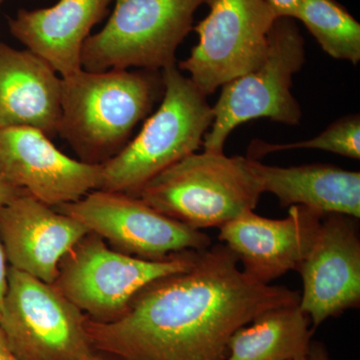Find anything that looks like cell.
Masks as SVG:
<instances>
[{
	"mask_svg": "<svg viewBox=\"0 0 360 360\" xmlns=\"http://www.w3.org/2000/svg\"><path fill=\"white\" fill-rule=\"evenodd\" d=\"M238 262L227 246H210L188 269L144 286L115 321L86 316L92 349L115 360H224L238 328L300 304L296 291L259 283Z\"/></svg>",
	"mask_w": 360,
	"mask_h": 360,
	"instance_id": "obj_1",
	"label": "cell"
},
{
	"mask_svg": "<svg viewBox=\"0 0 360 360\" xmlns=\"http://www.w3.org/2000/svg\"><path fill=\"white\" fill-rule=\"evenodd\" d=\"M63 79L58 135L84 162L101 165L129 143L163 94L158 71L80 70Z\"/></svg>",
	"mask_w": 360,
	"mask_h": 360,
	"instance_id": "obj_2",
	"label": "cell"
},
{
	"mask_svg": "<svg viewBox=\"0 0 360 360\" xmlns=\"http://www.w3.org/2000/svg\"><path fill=\"white\" fill-rule=\"evenodd\" d=\"M163 98L139 135L101 163L97 191L135 196L149 180L195 153L213 122L206 96L176 65L161 71Z\"/></svg>",
	"mask_w": 360,
	"mask_h": 360,
	"instance_id": "obj_3",
	"label": "cell"
},
{
	"mask_svg": "<svg viewBox=\"0 0 360 360\" xmlns=\"http://www.w3.org/2000/svg\"><path fill=\"white\" fill-rule=\"evenodd\" d=\"M262 193L248 158L205 150L163 170L135 196L156 212L200 231L219 229L255 210Z\"/></svg>",
	"mask_w": 360,
	"mask_h": 360,
	"instance_id": "obj_4",
	"label": "cell"
},
{
	"mask_svg": "<svg viewBox=\"0 0 360 360\" xmlns=\"http://www.w3.org/2000/svg\"><path fill=\"white\" fill-rule=\"evenodd\" d=\"M212 0H115L110 20L89 35L80 63L87 71L175 65L177 49L193 30L194 13Z\"/></svg>",
	"mask_w": 360,
	"mask_h": 360,
	"instance_id": "obj_5",
	"label": "cell"
},
{
	"mask_svg": "<svg viewBox=\"0 0 360 360\" xmlns=\"http://www.w3.org/2000/svg\"><path fill=\"white\" fill-rule=\"evenodd\" d=\"M269 39L262 65L222 85L212 108V127L203 137L205 150L224 153L231 132L250 120L264 117L288 125L302 120V108L291 86L305 61L304 39L295 20L288 18L274 21Z\"/></svg>",
	"mask_w": 360,
	"mask_h": 360,
	"instance_id": "obj_6",
	"label": "cell"
},
{
	"mask_svg": "<svg viewBox=\"0 0 360 360\" xmlns=\"http://www.w3.org/2000/svg\"><path fill=\"white\" fill-rule=\"evenodd\" d=\"M200 251L143 259L110 250L101 236L89 232L63 258L53 284L92 321H113L144 286L188 269Z\"/></svg>",
	"mask_w": 360,
	"mask_h": 360,
	"instance_id": "obj_7",
	"label": "cell"
},
{
	"mask_svg": "<svg viewBox=\"0 0 360 360\" xmlns=\"http://www.w3.org/2000/svg\"><path fill=\"white\" fill-rule=\"evenodd\" d=\"M86 315L54 284L9 267L0 329L20 360H84Z\"/></svg>",
	"mask_w": 360,
	"mask_h": 360,
	"instance_id": "obj_8",
	"label": "cell"
},
{
	"mask_svg": "<svg viewBox=\"0 0 360 360\" xmlns=\"http://www.w3.org/2000/svg\"><path fill=\"white\" fill-rule=\"evenodd\" d=\"M208 6V15L193 27L198 44L177 66L206 96L264 63L277 20L265 0H212Z\"/></svg>",
	"mask_w": 360,
	"mask_h": 360,
	"instance_id": "obj_9",
	"label": "cell"
},
{
	"mask_svg": "<svg viewBox=\"0 0 360 360\" xmlns=\"http://www.w3.org/2000/svg\"><path fill=\"white\" fill-rule=\"evenodd\" d=\"M56 210L108 240L113 250L143 259H167L184 251L212 246L207 234L156 212L127 193L94 191Z\"/></svg>",
	"mask_w": 360,
	"mask_h": 360,
	"instance_id": "obj_10",
	"label": "cell"
},
{
	"mask_svg": "<svg viewBox=\"0 0 360 360\" xmlns=\"http://www.w3.org/2000/svg\"><path fill=\"white\" fill-rule=\"evenodd\" d=\"M0 174L44 205L58 207L99 189L103 167L65 155L39 129L9 127L0 129Z\"/></svg>",
	"mask_w": 360,
	"mask_h": 360,
	"instance_id": "obj_11",
	"label": "cell"
},
{
	"mask_svg": "<svg viewBox=\"0 0 360 360\" xmlns=\"http://www.w3.org/2000/svg\"><path fill=\"white\" fill-rule=\"evenodd\" d=\"M356 219L326 214L297 271L302 277L300 309L312 329L360 303V240Z\"/></svg>",
	"mask_w": 360,
	"mask_h": 360,
	"instance_id": "obj_12",
	"label": "cell"
},
{
	"mask_svg": "<svg viewBox=\"0 0 360 360\" xmlns=\"http://www.w3.org/2000/svg\"><path fill=\"white\" fill-rule=\"evenodd\" d=\"M324 217L302 205L290 206L283 219L248 210L220 226L219 238L243 264V271L269 284L290 270L297 271Z\"/></svg>",
	"mask_w": 360,
	"mask_h": 360,
	"instance_id": "obj_13",
	"label": "cell"
},
{
	"mask_svg": "<svg viewBox=\"0 0 360 360\" xmlns=\"http://www.w3.org/2000/svg\"><path fill=\"white\" fill-rule=\"evenodd\" d=\"M89 233L77 220L25 193L0 208V240L9 265L53 284L59 264Z\"/></svg>",
	"mask_w": 360,
	"mask_h": 360,
	"instance_id": "obj_14",
	"label": "cell"
},
{
	"mask_svg": "<svg viewBox=\"0 0 360 360\" xmlns=\"http://www.w3.org/2000/svg\"><path fill=\"white\" fill-rule=\"evenodd\" d=\"M28 49L0 42V129L32 127L58 135L63 79Z\"/></svg>",
	"mask_w": 360,
	"mask_h": 360,
	"instance_id": "obj_15",
	"label": "cell"
},
{
	"mask_svg": "<svg viewBox=\"0 0 360 360\" xmlns=\"http://www.w3.org/2000/svg\"><path fill=\"white\" fill-rule=\"evenodd\" d=\"M111 0H59L49 8L20 9L8 18L9 32L26 49L51 65L60 77L82 70L80 56L92 27Z\"/></svg>",
	"mask_w": 360,
	"mask_h": 360,
	"instance_id": "obj_16",
	"label": "cell"
},
{
	"mask_svg": "<svg viewBox=\"0 0 360 360\" xmlns=\"http://www.w3.org/2000/svg\"><path fill=\"white\" fill-rule=\"evenodd\" d=\"M262 191L283 207L302 205L321 214L360 217V174L328 165L279 167L248 158Z\"/></svg>",
	"mask_w": 360,
	"mask_h": 360,
	"instance_id": "obj_17",
	"label": "cell"
},
{
	"mask_svg": "<svg viewBox=\"0 0 360 360\" xmlns=\"http://www.w3.org/2000/svg\"><path fill=\"white\" fill-rule=\"evenodd\" d=\"M251 323L232 335L224 360H291L309 354L314 329L300 304L269 310Z\"/></svg>",
	"mask_w": 360,
	"mask_h": 360,
	"instance_id": "obj_18",
	"label": "cell"
},
{
	"mask_svg": "<svg viewBox=\"0 0 360 360\" xmlns=\"http://www.w3.org/2000/svg\"><path fill=\"white\" fill-rule=\"evenodd\" d=\"M296 20L329 56L357 65L360 60V25L336 0H304Z\"/></svg>",
	"mask_w": 360,
	"mask_h": 360,
	"instance_id": "obj_19",
	"label": "cell"
},
{
	"mask_svg": "<svg viewBox=\"0 0 360 360\" xmlns=\"http://www.w3.org/2000/svg\"><path fill=\"white\" fill-rule=\"evenodd\" d=\"M296 148L321 149L328 153L359 160L360 158V117L348 115L336 120L321 134L309 141L293 143L274 144L264 141L251 143L248 158L257 160L269 153Z\"/></svg>",
	"mask_w": 360,
	"mask_h": 360,
	"instance_id": "obj_20",
	"label": "cell"
},
{
	"mask_svg": "<svg viewBox=\"0 0 360 360\" xmlns=\"http://www.w3.org/2000/svg\"><path fill=\"white\" fill-rule=\"evenodd\" d=\"M277 18H288L295 20L304 0H265Z\"/></svg>",
	"mask_w": 360,
	"mask_h": 360,
	"instance_id": "obj_21",
	"label": "cell"
},
{
	"mask_svg": "<svg viewBox=\"0 0 360 360\" xmlns=\"http://www.w3.org/2000/svg\"><path fill=\"white\" fill-rule=\"evenodd\" d=\"M25 193V191L23 189L13 186V184H11L8 180H6L0 174V208Z\"/></svg>",
	"mask_w": 360,
	"mask_h": 360,
	"instance_id": "obj_22",
	"label": "cell"
},
{
	"mask_svg": "<svg viewBox=\"0 0 360 360\" xmlns=\"http://www.w3.org/2000/svg\"><path fill=\"white\" fill-rule=\"evenodd\" d=\"M8 269L6 251L0 240V314H1L2 305L6 298L7 284H8Z\"/></svg>",
	"mask_w": 360,
	"mask_h": 360,
	"instance_id": "obj_23",
	"label": "cell"
},
{
	"mask_svg": "<svg viewBox=\"0 0 360 360\" xmlns=\"http://www.w3.org/2000/svg\"><path fill=\"white\" fill-rule=\"evenodd\" d=\"M309 360H331L329 357L326 347L321 342L317 341H311L310 345L309 354H307Z\"/></svg>",
	"mask_w": 360,
	"mask_h": 360,
	"instance_id": "obj_24",
	"label": "cell"
},
{
	"mask_svg": "<svg viewBox=\"0 0 360 360\" xmlns=\"http://www.w3.org/2000/svg\"><path fill=\"white\" fill-rule=\"evenodd\" d=\"M0 360H20L9 347L1 329H0Z\"/></svg>",
	"mask_w": 360,
	"mask_h": 360,
	"instance_id": "obj_25",
	"label": "cell"
},
{
	"mask_svg": "<svg viewBox=\"0 0 360 360\" xmlns=\"http://www.w3.org/2000/svg\"><path fill=\"white\" fill-rule=\"evenodd\" d=\"M84 360H115L111 359V357L108 356V355H104L103 354H99V352H94V354H90L87 359Z\"/></svg>",
	"mask_w": 360,
	"mask_h": 360,
	"instance_id": "obj_26",
	"label": "cell"
},
{
	"mask_svg": "<svg viewBox=\"0 0 360 360\" xmlns=\"http://www.w3.org/2000/svg\"><path fill=\"white\" fill-rule=\"evenodd\" d=\"M291 360H309V359H307V357H302V359H291Z\"/></svg>",
	"mask_w": 360,
	"mask_h": 360,
	"instance_id": "obj_27",
	"label": "cell"
},
{
	"mask_svg": "<svg viewBox=\"0 0 360 360\" xmlns=\"http://www.w3.org/2000/svg\"><path fill=\"white\" fill-rule=\"evenodd\" d=\"M4 0H0V4H1L2 2H4Z\"/></svg>",
	"mask_w": 360,
	"mask_h": 360,
	"instance_id": "obj_28",
	"label": "cell"
}]
</instances>
